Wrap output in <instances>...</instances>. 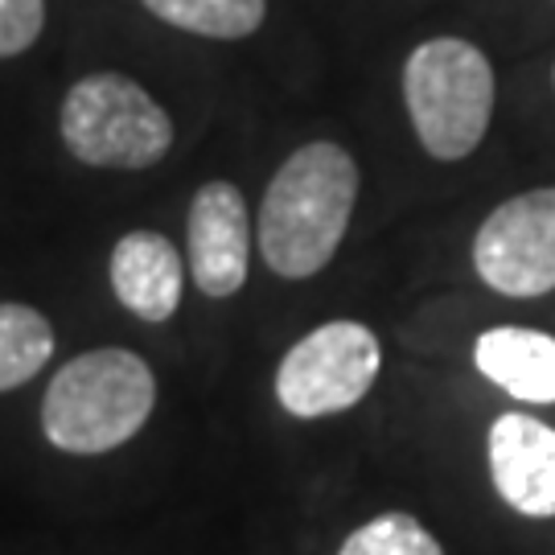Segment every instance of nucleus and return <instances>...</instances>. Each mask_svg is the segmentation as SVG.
<instances>
[{
  "instance_id": "obj_15",
  "label": "nucleus",
  "mask_w": 555,
  "mask_h": 555,
  "mask_svg": "<svg viewBox=\"0 0 555 555\" xmlns=\"http://www.w3.org/2000/svg\"><path fill=\"white\" fill-rule=\"evenodd\" d=\"M552 82H555V66H552Z\"/></svg>"
},
{
  "instance_id": "obj_14",
  "label": "nucleus",
  "mask_w": 555,
  "mask_h": 555,
  "mask_svg": "<svg viewBox=\"0 0 555 555\" xmlns=\"http://www.w3.org/2000/svg\"><path fill=\"white\" fill-rule=\"evenodd\" d=\"M46 29V0H0V59L25 54Z\"/></svg>"
},
{
  "instance_id": "obj_5",
  "label": "nucleus",
  "mask_w": 555,
  "mask_h": 555,
  "mask_svg": "<svg viewBox=\"0 0 555 555\" xmlns=\"http://www.w3.org/2000/svg\"><path fill=\"white\" fill-rule=\"evenodd\" d=\"M378 366L383 346L362 321H325L280 358L276 399L297 420L337 416L371 396Z\"/></svg>"
},
{
  "instance_id": "obj_2",
  "label": "nucleus",
  "mask_w": 555,
  "mask_h": 555,
  "mask_svg": "<svg viewBox=\"0 0 555 555\" xmlns=\"http://www.w3.org/2000/svg\"><path fill=\"white\" fill-rule=\"evenodd\" d=\"M157 408V378L132 350H87L50 378L41 399L46 440L75 456H100L137 437Z\"/></svg>"
},
{
  "instance_id": "obj_9",
  "label": "nucleus",
  "mask_w": 555,
  "mask_h": 555,
  "mask_svg": "<svg viewBox=\"0 0 555 555\" xmlns=\"http://www.w3.org/2000/svg\"><path fill=\"white\" fill-rule=\"evenodd\" d=\"M112 293L132 318L160 325L178 313L185 259L160 231H128L112 247Z\"/></svg>"
},
{
  "instance_id": "obj_4",
  "label": "nucleus",
  "mask_w": 555,
  "mask_h": 555,
  "mask_svg": "<svg viewBox=\"0 0 555 555\" xmlns=\"http://www.w3.org/2000/svg\"><path fill=\"white\" fill-rule=\"evenodd\" d=\"M62 144L91 169H149L173 149V119L137 79L100 70L79 79L59 112Z\"/></svg>"
},
{
  "instance_id": "obj_10",
  "label": "nucleus",
  "mask_w": 555,
  "mask_h": 555,
  "mask_svg": "<svg viewBox=\"0 0 555 555\" xmlns=\"http://www.w3.org/2000/svg\"><path fill=\"white\" fill-rule=\"evenodd\" d=\"M477 371L522 403H555V337L527 325H498L474 341Z\"/></svg>"
},
{
  "instance_id": "obj_1",
  "label": "nucleus",
  "mask_w": 555,
  "mask_h": 555,
  "mask_svg": "<svg viewBox=\"0 0 555 555\" xmlns=\"http://www.w3.org/2000/svg\"><path fill=\"white\" fill-rule=\"evenodd\" d=\"M358 206V160L309 140L276 169L259 206V256L284 280H309L337 256Z\"/></svg>"
},
{
  "instance_id": "obj_11",
  "label": "nucleus",
  "mask_w": 555,
  "mask_h": 555,
  "mask_svg": "<svg viewBox=\"0 0 555 555\" xmlns=\"http://www.w3.org/2000/svg\"><path fill=\"white\" fill-rule=\"evenodd\" d=\"M140 4L181 34L215 41L251 38L268 17V0H140Z\"/></svg>"
},
{
  "instance_id": "obj_12",
  "label": "nucleus",
  "mask_w": 555,
  "mask_h": 555,
  "mask_svg": "<svg viewBox=\"0 0 555 555\" xmlns=\"http://www.w3.org/2000/svg\"><path fill=\"white\" fill-rule=\"evenodd\" d=\"M54 358V325L38 309L0 300V391H13Z\"/></svg>"
},
{
  "instance_id": "obj_8",
  "label": "nucleus",
  "mask_w": 555,
  "mask_h": 555,
  "mask_svg": "<svg viewBox=\"0 0 555 555\" xmlns=\"http://www.w3.org/2000/svg\"><path fill=\"white\" fill-rule=\"evenodd\" d=\"M490 481L522 518H555V428L522 412H506L486 437Z\"/></svg>"
},
{
  "instance_id": "obj_7",
  "label": "nucleus",
  "mask_w": 555,
  "mask_h": 555,
  "mask_svg": "<svg viewBox=\"0 0 555 555\" xmlns=\"http://www.w3.org/2000/svg\"><path fill=\"white\" fill-rule=\"evenodd\" d=\"M190 268L206 297H235L251 268V215L231 181H206L190 202Z\"/></svg>"
},
{
  "instance_id": "obj_3",
  "label": "nucleus",
  "mask_w": 555,
  "mask_h": 555,
  "mask_svg": "<svg viewBox=\"0 0 555 555\" xmlns=\"http://www.w3.org/2000/svg\"><path fill=\"white\" fill-rule=\"evenodd\" d=\"M498 82L490 59L465 38H428L403 62V103L433 160H465L490 132Z\"/></svg>"
},
{
  "instance_id": "obj_6",
  "label": "nucleus",
  "mask_w": 555,
  "mask_h": 555,
  "mask_svg": "<svg viewBox=\"0 0 555 555\" xmlns=\"http://www.w3.org/2000/svg\"><path fill=\"white\" fill-rule=\"evenodd\" d=\"M477 280L511 300L555 293V185L494 206L474 235Z\"/></svg>"
},
{
  "instance_id": "obj_13",
  "label": "nucleus",
  "mask_w": 555,
  "mask_h": 555,
  "mask_svg": "<svg viewBox=\"0 0 555 555\" xmlns=\"http://www.w3.org/2000/svg\"><path fill=\"white\" fill-rule=\"evenodd\" d=\"M337 555H444V547L416 515L387 511L350 531Z\"/></svg>"
}]
</instances>
